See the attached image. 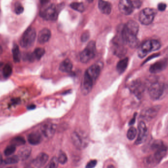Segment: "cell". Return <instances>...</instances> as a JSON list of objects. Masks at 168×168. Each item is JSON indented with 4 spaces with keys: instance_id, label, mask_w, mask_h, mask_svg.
Returning a JSON list of instances; mask_svg holds the SVG:
<instances>
[{
    "instance_id": "cell-1",
    "label": "cell",
    "mask_w": 168,
    "mask_h": 168,
    "mask_svg": "<svg viewBox=\"0 0 168 168\" xmlns=\"http://www.w3.org/2000/svg\"><path fill=\"white\" fill-rule=\"evenodd\" d=\"M161 44L156 40H149L142 44L139 48L138 55L140 58H143L149 53L155 51L160 48Z\"/></svg>"
},
{
    "instance_id": "cell-2",
    "label": "cell",
    "mask_w": 168,
    "mask_h": 168,
    "mask_svg": "<svg viewBox=\"0 0 168 168\" xmlns=\"http://www.w3.org/2000/svg\"><path fill=\"white\" fill-rule=\"evenodd\" d=\"M36 31L35 29L30 27L27 29L23 33L20 39L19 43L22 48H29L35 43L36 38Z\"/></svg>"
},
{
    "instance_id": "cell-3",
    "label": "cell",
    "mask_w": 168,
    "mask_h": 168,
    "mask_svg": "<svg viewBox=\"0 0 168 168\" xmlns=\"http://www.w3.org/2000/svg\"><path fill=\"white\" fill-rule=\"evenodd\" d=\"M96 45L94 41H91L87 44L85 49L80 54V60L83 63L89 62L95 56L96 54Z\"/></svg>"
},
{
    "instance_id": "cell-4",
    "label": "cell",
    "mask_w": 168,
    "mask_h": 168,
    "mask_svg": "<svg viewBox=\"0 0 168 168\" xmlns=\"http://www.w3.org/2000/svg\"><path fill=\"white\" fill-rule=\"evenodd\" d=\"M164 85L160 82L155 81L149 87V94L153 99H158L161 98L164 91Z\"/></svg>"
},
{
    "instance_id": "cell-5",
    "label": "cell",
    "mask_w": 168,
    "mask_h": 168,
    "mask_svg": "<svg viewBox=\"0 0 168 168\" xmlns=\"http://www.w3.org/2000/svg\"><path fill=\"white\" fill-rule=\"evenodd\" d=\"M73 145L79 149H83L88 145V140L85 136L77 132H74L71 135Z\"/></svg>"
},
{
    "instance_id": "cell-6",
    "label": "cell",
    "mask_w": 168,
    "mask_h": 168,
    "mask_svg": "<svg viewBox=\"0 0 168 168\" xmlns=\"http://www.w3.org/2000/svg\"><path fill=\"white\" fill-rule=\"evenodd\" d=\"M155 12L154 9L146 8L142 10L139 15V20L142 24H150L153 22L155 17Z\"/></svg>"
},
{
    "instance_id": "cell-7",
    "label": "cell",
    "mask_w": 168,
    "mask_h": 168,
    "mask_svg": "<svg viewBox=\"0 0 168 168\" xmlns=\"http://www.w3.org/2000/svg\"><path fill=\"white\" fill-rule=\"evenodd\" d=\"M58 8L54 5H52L40 12V16L48 20L54 21L57 19L58 15Z\"/></svg>"
},
{
    "instance_id": "cell-8",
    "label": "cell",
    "mask_w": 168,
    "mask_h": 168,
    "mask_svg": "<svg viewBox=\"0 0 168 168\" xmlns=\"http://www.w3.org/2000/svg\"><path fill=\"white\" fill-rule=\"evenodd\" d=\"M138 130V136L135 142V144L137 145L142 144L148 137V129L144 122H141L139 123Z\"/></svg>"
},
{
    "instance_id": "cell-9",
    "label": "cell",
    "mask_w": 168,
    "mask_h": 168,
    "mask_svg": "<svg viewBox=\"0 0 168 168\" xmlns=\"http://www.w3.org/2000/svg\"><path fill=\"white\" fill-rule=\"evenodd\" d=\"M133 4L131 0H121L118 4V9L121 13L128 15L133 11Z\"/></svg>"
},
{
    "instance_id": "cell-10",
    "label": "cell",
    "mask_w": 168,
    "mask_h": 168,
    "mask_svg": "<svg viewBox=\"0 0 168 168\" xmlns=\"http://www.w3.org/2000/svg\"><path fill=\"white\" fill-rule=\"evenodd\" d=\"M94 83L93 80L85 72L81 85V91L84 95H87L91 92Z\"/></svg>"
},
{
    "instance_id": "cell-11",
    "label": "cell",
    "mask_w": 168,
    "mask_h": 168,
    "mask_svg": "<svg viewBox=\"0 0 168 168\" xmlns=\"http://www.w3.org/2000/svg\"><path fill=\"white\" fill-rule=\"evenodd\" d=\"M41 131L45 137L51 138L55 133L56 126L51 123H45L41 126Z\"/></svg>"
},
{
    "instance_id": "cell-12",
    "label": "cell",
    "mask_w": 168,
    "mask_h": 168,
    "mask_svg": "<svg viewBox=\"0 0 168 168\" xmlns=\"http://www.w3.org/2000/svg\"><path fill=\"white\" fill-rule=\"evenodd\" d=\"M130 89L136 97L140 99L142 98L144 92L145 86L144 84L140 80H136L131 84Z\"/></svg>"
},
{
    "instance_id": "cell-13",
    "label": "cell",
    "mask_w": 168,
    "mask_h": 168,
    "mask_svg": "<svg viewBox=\"0 0 168 168\" xmlns=\"http://www.w3.org/2000/svg\"><path fill=\"white\" fill-rule=\"evenodd\" d=\"M160 107L158 106H154L146 109L142 112V118L146 121H150L153 119L157 115Z\"/></svg>"
},
{
    "instance_id": "cell-14",
    "label": "cell",
    "mask_w": 168,
    "mask_h": 168,
    "mask_svg": "<svg viewBox=\"0 0 168 168\" xmlns=\"http://www.w3.org/2000/svg\"><path fill=\"white\" fill-rule=\"evenodd\" d=\"M167 66L168 61L167 60H161L150 66L149 71L151 73H159L165 69Z\"/></svg>"
},
{
    "instance_id": "cell-15",
    "label": "cell",
    "mask_w": 168,
    "mask_h": 168,
    "mask_svg": "<svg viewBox=\"0 0 168 168\" xmlns=\"http://www.w3.org/2000/svg\"><path fill=\"white\" fill-rule=\"evenodd\" d=\"M101 71V67L100 65L98 64H94L91 66L87 70L86 73L88 76L95 82L98 77H99Z\"/></svg>"
},
{
    "instance_id": "cell-16",
    "label": "cell",
    "mask_w": 168,
    "mask_h": 168,
    "mask_svg": "<svg viewBox=\"0 0 168 168\" xmlns=\"http://www.w3.org/2000/svg\"><path fill=\"white\" fill-rule=\"evenodd\" d=\"M49 156L45 153H40L33 161V165L37 168H41L46 164Z\"/></svg>"
},
{
    "instance_id": "cell-17",
    "label": "cell",
    "mask_w": 168,
    "mask_h": 168,
    "mask_svg": "<svg viewBox=\"0 0 168 168\" xmlns=\"http://www.w3.org/2000/svg\"><path fill=\"white\" fill-rule=\"evenodd\" d=\"M51 36V31L47 28H44L40 31L38 35V41L40 44L47 43Z\"/></svg>"
},
{
    "instance_id": "cell-18",
    "label": "cell",
    "mask_w": 168,
    "mask_h": 168,
    "mask_svg": "<svg viewBox=\"0 0 168 168\" xmlns=\"http://www.w3.org/2000/svg\"><path fill=\"white\" fill-rule=\"evenodd\" d=\"M112 51L116 56L122 58L126 53V49L123 45L121 44L113 43Z\"/></svg>"
},
{
    "instance_id": "cell-19",
    "label": "cell",
    "mask_w": 168,
    "mask_h": 168,
    "mask_svg": "<svg viewBox=\"0 0 168 168\" xmlns=\"http://www.w3.org/2000/svg\"><path fill=\"white\" fill-rule=\"evenodd\" d=\"M41 141L42 137L39 132H32L28 136V141L32 145H37L41 142Z\"/></svg>"
},
{
    "instance_id": "cell-20",
    "label": "cell",
    "mask_w": 168,
    "mask_h": 168,
    "mask_svg": "<svg viewBox=\"0 0 168 168\" xmlns=\"http://www.w3.org/2000/svg\"><path fill=\"white\" fill-rule=\"evenodd\" d=\"M161 161L155 156V154H152L146 157L144 159V164L148 168H153L157 165Z\"/></svg>"
},
{
    "instance_id": "cell-21",
    "label": "cell",
    "mask_w": 168,
    "mask_h": 168,
    "mask_svg": "<svg viewBox=\"0 0 168 168\" xmlns=\"http://www.w3.org/2000/svg\"><path fill=\"white\" fill-rule=\"evenodd\" d=\"M98 8L103 13L109 14L112 10V6L110 3L104 0H99Z\"/></svg>"
},
{
    "instance_id": "cell-22",
    "label": "cell",
    "mask_w": 168,
    "mask_h": 168,
    "mask_svg": "<svg viewBox=\"0 0 168 168\" xmlns=\"http://www.w3.org/2000/svg\"><path fill=\"white\" fill-rule=\"evenodd\" d=\"M32 152V149L29 146H24L19 150L18 156L22 161L26 160L30 157Z\"/></svg>"
},
{
    "instance_id": "cell-23",
    "label": "cell",
    "mask_w": 168,
    "mask_h": 168,
    "mask_svg": "<svg viewBox=\"0 0 168 168\" xmlns=\"http://www.w3.org/2000/svg\"><path fill=\"white\" fill-rule=\"evenodd\" d=\"M72 67H73V64L72 62L68 59L64 60L61 63L60 65L59 69L61 71L63 72H70L72 70Z\"/></svg>"
},
{
    "instance_id": "cell-24",
    "label": "cell",
    "mask_w": 168,
    "mask_h": 168,
    "mask_svg": "<svg viewBox=\"0 0 168 168\" xmlns=\"http://www.w3.org/2000/svg\"><path fill=\"white\" fill-rule=\"evenodd\" d=\"M129 62V58H125L118 62L117 65V70L119 74L125 72L128 66Z\"/></svg>"
},
{
    "instance_id": "cell-25",
    "label": "cell",
    "mask_w": 168,
    "mask_h": 168,
    "mask_svg": "<svg viewBox=\"0 0 168 168\" xmlns=\"http://www.w3.org/2000/svg\"><path fill=\"white\" fill-rule=\"evenodd\" d=\"M12 55H13V60L15 63H17L20 61L21 57L20 52L18 45L15 44L13 46V48L12 50Z\"/></svg>"
},
{
    "instance_id": "cell-26",
    "label": "cell",
    "mask_w": 168,
    "mask_h": 168,
    "mask_svg": "<svg viewBox=\"0 0 168 168\" xmlns=\"http://www.w3.org/2000/svg\"><path fill=\"white\" fill-rule=\"evenodd\" d=\"M166 146H167L161 140H156L153 142L151 146V148L153 151L155 152L156 150L165 148Z\"/></svg>"
},
{
    "instance_id": "cell-27",
    "label": "cell",
    "mask_w": 168,
    "mask_h": 168,
    "mask_svg": "<svg viewBox=\"0 0 168 168\" xmlns=\"http://www.w3.org/2000/svg\"><path fill=\"white\" fill-rule=\"evenodd\" d=\"M25 143H26V141L22 137H16L14 138L10 141L11 145L15 146L23 145Z\"/></svg>"
},
{
    "instance_id": "cell-28",
    "label": "cell",
    "mask_w": 168,
    "mask_h": 168,
    "mask_svg": "<svg viewBox=\"0 0 168 168\" xmlns=\"http://www.w3.org/2000/svg\"><path fill=\"white\" fill-rule=\"evenodd\" d=\"M12 73V68L10 64H6L3 69V76L5 78H8L11 76Z\"/></svg>"
},
{
    "instance_id": "cell-29",
    "label": "cell",
    "mask_w": 168,
    "mask_h": 168,
    "mask_svg": "<svg viewBox=\"0 0 168 168\" xmlns=\"http://www.w3.org/2000/svg\"><path fill=\"white\" fill-rule=\"evenodd\" d=\"M70 7L72 9L80 12H84V10H85V7L82 3L74 2L71 4Z\"/></svg>"
},
{
    "instance_id": "cell-30",
    "label": "cell",
    "mask_w": 168,
    "mask_h": 168,
    "mask_svg": "<svg viewBox=\"0 0 168 168\" xmlns=\"http://www.w3.org/2000/svg\"><path fill=\"white\" fill-rule=\"evenodd\" d=\"M45 51L42 48H37L33 51V54L35 56L36 59L39 60L45 54Z\"/></svg>"
},
{
    "instance_id": "cell-31",
    "label": "cell",
    "mask_w": 168,
    "mask_h": 168,
    "mask_svg": "<svg viewBox=\"0 0 168 168\" xmlns=\"http://www.w3.org/2000/svg\"><path fill=\"white\" fill-rule=\"evenodd\" d=\"M19 160L20 159L18 155H13L6 158L4 162L7 164H14L18 163Z\"/></svg>"
},
{
    "instance_id": "cell-32",
    "label": "cell",
    "mask_w": 168,
    "mask_h": 168,
    "mask_svg": "<svg viewBox=\"0 0 168 168\" xmlns=\"http://www.w3.org/2000/svg\"><path fill=\"white\" fill-rule=\"evenodd\" d=\"M137 135V130L135 127H131L127 131V137L129 140H133L136 137Z\"/></svg>"
},
{
    "instance_id": "cell-33",
    "label": "cell",
    "mask_w": 168,
    "mask_h": 168,
    "mask_svg": "<svg viewBox=\"0 0 168 168\" xmlns=\"http://www.w3.org/2000/svg\"><path fill=\"white\" fill-rule=\"evenodd\" d=\"M59 162L58 160V158L54 157L52 158L51 160L50 161L49 163L46 165L45 168H58Z\"/></svg>"
},
{
    "instance_id": "cell-34",
    "label": "cell",
    "mask_w": 168,
    "mask_h": 168,
    "mask_svg": "<svg viewBox=\"0 0 168 168\" xmlns=\"http://www.w3.org/2000/svg\"><path fill=\"white\" fill-rule=\"evenodd\" d=\"M67 157L66 153L63 152H60L58 158L59 163H60L61 164H65L67 162Z\"/></svg>"
},
{
    "instance_id": "cell-35",
    "label": "cell",
    "mask_w": 168,
    "mask_h": 168,
    "mask_svg": "<svg viewBox=\"0 0 168 168\" xmlns=\"http://www.w3.org/2000/svg\"><path fill=\"white\" fill-rule=\"evenodd\" d=\"M15 150L16 146L10 145L5 148V150L4 151V153L6 156H9L13 154Z\"/></svg>"
},
{
    "instance_id": "cell-36",
    "label": "cell",
    "mask_w": 168,
    "mask_h": 168,
    "mask_svg": "<svg viewBox=\"0 0 168 168\" xmlns=\"http://www.w3.org/2000/svg\"><path fill=\"white\" fill-rule=\"evenodd\" d=\"M23 57L24 60H29V61L31 62H33L36 59V58H35L33 53H26V54H24Z\"/></svg>"
},
{
    "instance_id": "cell-37",
    "label": "cell",
    "mask_w": 168,
    "mask_h": 168,
    "mask_svg": "<svg viewBox=\"0 0 168 168\" xmlns=\"http://www.w3.org/2000/svg\"><path fill=\"white\" fill-rule=\"evenodd\" d=\"M24 11V8L20 4H16L15 7V12L17 14H20Z\"/></svg>"
},
{
    "instance_id": "cell-38",
    "label": "cell",
    "mask_w": 168,
    "mask_h": 168,
    "mask_svg": "<svg viewBox=\"0 0 168 168\" xmlns=\"http://www.w3.org/2000/svg\"><path fill=\"white\" fill-rule=\"evenodd\" d=\"M96 164H97V160H92L87 163L86 168H94L96 166Z\"/></svg>"
},
{
    "instance_id": "cell-39",
    "label": "cell",
    "mask_w": 168,
    "mask_h": 168,
    "mask_svg": "<svg viewBox=\"0 0 168 168\" xmlns=\"http://www.w3.org/2000/svg\"><path fill=\"white\" fill-rule=\"evenodd\" d=\"M90 38V33L88 32H86L83 33L81 36V40L82 42H86Z\"/></svg>"
},
{
    "instance_id": "cell-40",
    "label": "cell",
    "mask_w": 168,
    "mask_h": 168,
    "mask_svg": "<svg viewBox=\"0 0 168 168\" xmlns=\"http://www.w3.org/2000/svg\"><path fill=\"white\" fill-rule=\"evenodd\" d=\"M166 8V5L164 3H160L158 5V9L160 11H164Z\"/></svg>"
},
{
    "instance_id": "cell-41",
    "label": "cell",
    "mask_w": 168,
    "mask_h": 168,
    "mask_svg": "<svg viewBox=\"0 0 168 168\" xmlns=\"http://www.w3.org/2000/svg\"><path fill=\"white\" fill-rule=\"evenodd\" d=\"M40 3L41 5H45L50 2V0H40Z\"/></svg>"
},
{
    "instance_id": "cell-42",
    "label": "cell",
    "mask_w": 168,
    "mask_h": 168,
    "mask_svg": "<svg viewBox=\"0 0 168 168\" xmlns=\"http://www.w3.org/2000/svg\"><path fill=\"white\" fill-rule=\"evenodd\" d=\"M28 109H29V110H33V109H35L36 108V106L35 105H31L29 106L28 107H27Z\"/></svg>"
},
{
    "instance_id": "cell-43",
    "label": "cell",
    "mask_w": 168,
    "mask_h": 168,
    "mask_svg": "<svg viewBox=\"0 0 168 168\" xmlns=\"http://www.w3.org/2000/svg\"><path fill=\"white\" fill-rule=\"evenodd\" d=\"M135 116H134V118H132V119H131V121H130V122H129V125H133V124H134V123L135 122Z\"/></svg>"
},
{
    "instance_id": "cell-44",
    "label": "cell",
    "mask_w": 168,
    "mask_h": 168,
    "mask_svg": "<svg viewBox=\"0 0 168 168\" xmlns=\"http://www.w3.org/2000/svg\"><path fill=\"white\" fill-rule=\"evenodd\" d=\"M165 55L166 58L168 59V47L167 48L166 50H165Z\"/></svg>"
},
{
    "instance_id": "cell-45",
    "label": "cell",
    "mask_w": 168,
    "mask_h": 168,
    "mask_svg": "<svg viewBox=\"0 0 168 168\" xmlns=\"http://www.w3.org/2000/svg\"><path fill=\"white\" fill-rule=\"evenodd\" d=\"M2 163H3V157L1 154H0V166L1 165Z\"/></svg>"
},
{
    "instance_id": "cell-46",
    "label": "cell",
    "mask_w": 168,
    "mask_h": 168,
    "mask_svg": "<svg viewBox=\"0 0 168 168\" xmlns=\"http://www.w3.org/2000/svg\"><path fill=\"white\" fill-rule=\"evenodd\" d=\"M3 52V48L1 46H0V56L2 54Z\"/></svg>"
},
{
    "instance_id": "cell-47",
    "label": "cell",
    "mask_w": 168,
    "mask_h": 168,
    "mask_svg": "<svg viewBox=\"0 0 168 168\" xmlns=\"http://www.w3.org/2000/svg\"><path fill=\"white\" fill-rule=\"evenodd\" d=\"M108 168H115V167L113 165H110L108 166Z\"/></svg>"
},
{
    "instance_id": "cell-48",
    "label": "cell",
    "mask_w": 168,
    "mask_h": 168,
    "mask_svg": "<svg viewBox=\"0 0 168 168\" xmlns=\"http://www.w3.org/2000/svg\"><path fill=\"white\" fill-rule=\"evenodd\" d=\"M87 1L89 3H91V2L94 1V0H87Z\"/></svg>"
},
{
    "instance_id": "cell-49",
    "label": "cell",
    "mask_w": 168,
    "mask_h": 168,
    "mask_svg": "<svg viewBox=\"0 0 168 168\" xmlns=\"http://www.w3.org/2000/svg\"><path fill=\"white\" fill-rule=\"evenodd\" d=\"M3 63H0V67L3 66Z\"/></svg>"
},
{
    "instance_id": "cell-50",
    "label": "cell",
    "mask_w": 168,
    "mask_h": 168,
    "mask_svg": "<svg viewBox=\"0 0 168 168\" xmlns=\"http://www.w3.org/2000/svg\"><path fill=\"white\" fill-rule=\"evenodd\" d=\"M26 168H32V167H26Z\"/></svg>"
},
{
    "instance_id": "cell-51",
    "label": "cell",
    "mask_w": 168,
    "mask_h": 168,
    "mask_svg": "<svg viewBox=\"0 0 168 168\" xmlns=\"http://www.w3.org/2000/svg\"><path fill=\"white\" fill-rule=\"evenodd\" d=\"M11 168V167H8V168Z\"/></svg>"
}]
</instances>
